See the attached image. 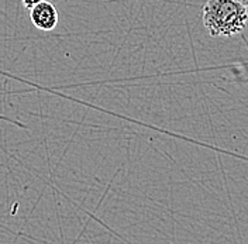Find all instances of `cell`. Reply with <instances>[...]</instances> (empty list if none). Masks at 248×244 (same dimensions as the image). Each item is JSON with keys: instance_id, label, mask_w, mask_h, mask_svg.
Instances as JSON below:
<instances>
[{"instance_id": "cell-1", "label": "cell", "mask_w": 248, "mask_h": 244, "mask_svg": "<svg viewBox=\"0 0 248 244\" xmlns=\"http://www.w3.org/2000/svg\"><path fill=\"white\" fill-rule=\"evenodd\" d=\"M202 17L212 37H232L246 30L247 6L237 0H207Z\"/></svg>"}, {"instance_id": "cell-2", "label": "cell", "mask_w": 248, "mask_h": 244, "mask_svg": "<svg viewBox=\"0 0 248 244\" xmlns=\"http://www.w3.org/2000/svg\"><path fill=\"white\" fill-rule=\"evenodd\" d=\"M30 20L38 30L52 31L60 23V13L51 0H43L30 9Z\"/></svg>"}, {"instance_id": "cell-3", "label": "cell", "mask_w": 248, "mask_h": 244, "mask_svg": "<svg viewBox=\"0 0 248 244\" xmlns=\"http://www.w3.org/2000/svg\"><path fill=\"white\" fill-rule=\"evenodd\" d=\"M40 1H43V0H21L23 6H24L26 9H29V10H30L34 4H37V3H40Z\"/></svg>"}, {"instance_id": "cell-4", "label": "cell", "mask_w": 248, "mask_h": 244, "mask_svg": "<svg viewBox=\"0 0 248 244\" xmlns=\"http://www.w3.org/2000/svg\"><path fill=\"white\" fill-rule=\"evenodd\" d=\"M237 1H240V3H243L244 6H247V3H248V0H237Z\"/></svg>"}]
</instances>
